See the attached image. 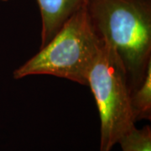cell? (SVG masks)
<instances>
[{"instance_id": "1", "label": "cell", "mask_w": 151, "mask_h": 151, "mask_svg": "<svg viewBox=\"0 0 151 151\" xmlns=\"http://www.w3.org/2000/svg\"><path fill=\"white\" fill-rule=\"evenodd\" d=\"M86 8L98 37L120 60L131 95L151 67V0H88Z\"/></svg>"}, {"instance_id": "6", "label": "cell", "mask_w": 151, "mask_h": 151, "mask_svg": "<svg viewBox=\"0 0 151 151\" xmlns=\"http://www.w3.org/2000/svg\"><path fill=\"white\" fill-rule=\"evenodd\" d=\"M122 151H151V127H134L119 141Z\"/></svg>"}, {"instance_id": "4", "label": "cell", "mask_w": 151, "mask_h": 151, "mask_svg": "<svg viewBox=\"0 0 151 151\" xmlns=\"http://www.w3.org/2000/svg\"><path fill=\"white\" fill-rule=\"evenodd\" d=\"M41 20V45L45 46L70 17L86 5L88 0H37Z\"/></svg>"}, {"instance_id": "5", "label": "cell", "mask_w": 151, "mask_h": 151, "mask_svg": "<svg viewBox=\"0 0 151 151\" xmlns=\"http://www.w3.org/2000/svg\"><path fill=\"white\" fill-rule=\"evenodd\" d=\"M131 105L136 122L151 119V67L141 85L131 93Z\"/></svg>"}, {"instance_id": "3", "label": "cell", "mask_w": 151, "mask_h": 151, "mask_svg": "<svg viewBox=\"0 0 151 151\" xmlns=\"http://www.w3.org/2000/svg\"><path fill=\"white\" fill-rule=\"evenodd\" d=\"M87 86L92 90L99 113V151H111L135 127L136 120L124 68L106 44H103L89 72Z\"/></svg>"}, {"instance_id": "7", "label": "cell", "mask_w": 151, "mask_h": 151, "mask_svg": "<svg viewBox=\"0 0 151 151\" xmlns=\"http://www.w3.org/2000/svg\"><path fill=\"white\" fill-rule=\"evenodd\" d=\"M1 2H7V1H9V0H0Z\"/></svg>"}, {"instance_id": "2", "label": "cell", "mask_w": 151, "mask_h": 151, "mask_svg": "<svg viewBox=\"0 0 151 151\" xmlns=\"http://www.w3.org/2000/svg\"><path fill=\"white\" fill-rule=\"evenodd\" d=\"M103 44L85 6L64 23L37 54L14 71V78L50 75L87 86L89 72Z\"/></svg>"}]
</instances>
